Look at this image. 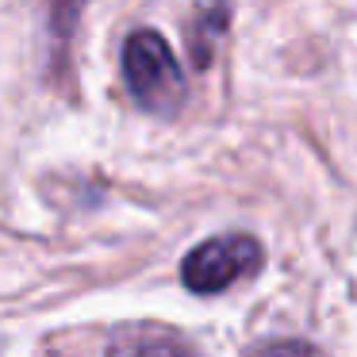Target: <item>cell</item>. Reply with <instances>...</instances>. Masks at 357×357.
Returning a JSON list of instances; mask_svg holds the SVG:
<instances>
[{"mask_svg":"<svg viewBox=\"0 0 357 357\" xmlns=\"http://www.w3.org/2000/svg\"><path fill=\"white\" fill-rule=\"evenodd\" d=\"M123 77H127V89L135 93V100L146 112L173 116L185 104V73H181L169 43L158 31H150V27H142V31H135L127 39Z\"/></svg>","mask_w":357,"mask_h":357,"instance_id":"cell-1","label":"cell"},{"mask_svg":"<svg viewBox=\"0 0 357 357\" xmlns=\"http://www.w3.org/2000/svg\"><path fill=\"white\" fill-rule=\"evenodd\" d=\"M250 357H323V354L315 346H307V342H269V346H261Z\"/></svg>","mask_w":357,"mask_h":357,"instance_id":"cell-4","label":"cell"},{"mask_svg":"<svg viewBox=\"0 0 357 357\" xmlns=\"http://www.w3.org/2000/svg\"><path fill=\"white\" fill-rule=\"evenodd\" d=\"M108 357H200V354L173 338H135V342L116 346Z\"/></svg>","mask_w":357,"mask_h":357,"instance_id":"cell-3","label":"cell"},{"mask_svg":"<svg viewBox=\"0 0 357 357\" xmlns=\"http://www.w3.org/2000/svg\"><path fill=\"white\" fill-rule=\"evenodd\" d=\"M261 265V246L250 234H219L208 238L185 257L181 265V280L188 292L200 296H215L223 288H231L234 280L250 277Z\"/></svg>","mask_w":357,"mask_h":357,"instance_id":"cell-2","label":"cell"}]
</instances>
